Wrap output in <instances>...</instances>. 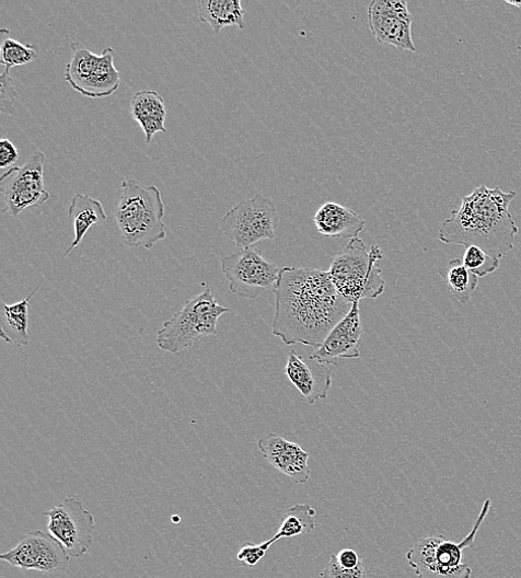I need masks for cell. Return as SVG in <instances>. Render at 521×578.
<instances>
[{
  "mask_svg": "<svg viewBox=\"0 0 521 578\" xmlns=\"http://www.w3.org/2000/svg\"><path fill=\"white\" fill-rule=\"evenodd\" d=\"M2 578H4V577L2 576Z\"/></svg>",
  "mask_w": 521,
  "mask_h": 578,
  "instance_id": "1f68e13d",
  "label": "cell"
},
{
  "mask_svg": "<svg viewBox=\"0 0 521 578\" xmlns=\"http://www.w3.org/2000/svg\"><path fill=\"white\" fill-rule=\"evenodd\" d=\"M439 275L445 281L451 293L463 304L471 302V298L478 286L479 277L472 273L458 258L452 261L449 266L439 268Z\"/></svg>",
  "mask_w": 521,
  "mask_h": 578,
  "instance_id": "603a6c76",
  "label": "cell"
},
{
  "mask_svg": "<svg viewBox=\"0 0 521 578\" xmlns=\"http://www.w3.org/2000/svg\"><path fill=\"white\" fill-rule=\"evenodd\" d=\"M2 44H0V63L12 69L16 66L27 65L38 58L37 47L25 45L10 37L11 30L2 28Z\"/></svg>",
  "mask_w": 521,
  "mask_h": 578,
  "instance_id": "cb8c5ba5",
  "label": "cell"
},
{
  "mask_svg": "<svg viewBox=\"0 0 521 578\" xmlns=\"http://www.w3.org/2000/svg\"><path fill=\"white\" fill-rule=\"evenodd\" d=\"M20 159V153L15 144L7 138L0 140V167L8 169L13 166Z\"/></svg>",
  "mask_w": 521,
  "mask_h": 578,
  "instance_id": "f1b7e54d",
  "label": "cell"
},
{
  "mask_svg": "<svg viewBox=\"0 0 521 578\" xmlns=\"http://www.w3.org/2000/svg\"><path fill=\"white\" fill-rule=\"evenodd\" d=\"M131 117L142 129L147 143H151L158 132H166V105L155 91H141L130 102Z\"/></svg>",
  "mask_w": 521,
  "mask_h": 578,
  "instance_id": "ac0fdd59",
  "label": "cell"
},
{
  "mask_svg": "<svg viewBox=\"0 0 521 578\" xmlns=\"http://www.w3.org/2000/svg\"><path fill=\"white\" fill-rule=\"evenodd\" d=\"M48 518V532L73 558H81L93 547L96 522L77 498L68 497L44 513Z\"/></svg>",
  "mask_w": 521,
  "mask_h": 578,
  "instance_id": "9c48e42d",
  "label": "cell"
},
{
  "mask_svg": "<svg viewBox=\"0 0 521 578\" xmlns=\"http://www.w3.org/2000/svg\"><path fill=\"white\" fill-rule=\"evenodd\" d=\"M362 333L359 302H356L352 303L350 312L332 330L323 345L311 357L321 365L335 367H338L340 358H359Z\"/></svg>",
  "mask_w": 521,
  "mask_h": 578,
  "instance_id": "5bb4252c",
  "label": "cell"
},
{
  "mask_svg": "<svg viewBox=\"0 0 521 578\" xmlns=\"http://www.w3.org/2000/svg\"><path fill=\"white\" fill-rule=\"evenodd\" d=\"M279 217L274 201L263 195L243 200L222 217L219 228L238 248L247 250L276 238Z\"/></svg>",
  "mask_w": 521,
  "mask_h": 578,
  "instance_id": "ba28073f",
  "label": "cell"
},
{
  "mask_svg": "<svg viewBox=\"0 0 521 578\" xmlns=\"http://www.w3.org/2000/svg\"><path fill=\"white\" fill-rule=\"evenodd\" d=\"M506 3L512 7H516L518 9H521V2H512V0H506Z\"/></svg>",
  "mask_w": 521,
  "mask_h": 578,
  "instance_id": "4dcf8cb0",
  "label": "cell"
},
{
  "mask_svg": "<svg viewBox=\"0 0 521 578\" xmlns=\"http://www.w3.org/2000/svg\"><path fill=\"white\" fill-rule=\"evenodd\" d=\"M462 262L478 277H485L499 268V259L477 246L467 247Z\"/></svg>",
  "mask_w": 521,
  "mask_h": 578,
  "instance_id": "d4e9b609",
  "label": "cell"
},
{
  "mask_svg": "<svg viewBox=\"0 0 521 578\" xmlns=\"http://www.w3.org/2000/svg\"><path fill=\"white\" fill-rule=\"evenodd\" d=\"M335 556L340 566L348 569L356 568L361 562H363V558L351 548H344Z\"/></svg>",
  "mask_w": 521,
  "mask_h": 578,
  "instance_id": "f546056e",
  "label": "cell"
},
{
  "mask_svg": "<svg viewBox=\"0 0 521 578\" xmlns=\"http://www.w3.org/2000/svg\"><path fill=\"white\" fill-rule=\"evenodd\" d=\"M258 449L267 462L294 484H305L311 477L310 453L270 432L258 440Z\"/></svg>",
  "mask_w": 521,
  "mask_h": 578,
  "instance_id": "2e32d148",
  "label": "cell"
},
{
  "mask_svg": "<svg viewBox=\"0 0 521 578\" xmlns=\"http://www.w3.org/2000/svg\"><path fill=\"white\" fill-rule=\"evenodd\" d=\"M490 499H486L472 532L456 543L443 536L420 539L407 553V560L418 578H471L473 570L463 563L464 551L472 547L477 533L490 510Z\"/></svg>",
  "mask_w": 521,
  "mask_h": 578,
  "instance_id": "5b68a950",
  "label": "cell"
},
{
  "mask_svg": "<svg viewBox=\"0 0 521 578\" xmlns=\"http://www.w3.org/2000/svg\"><path fill=\"white\" fill-rule=\"evenodd\" d=\"M413 21L404 0H374L367 10L368 26L377 41L401 51H417L412 37Z\"/></svg>",
  "mask_w": 521,
  "mask_h": 578,
  "instance_id": "7c38bea8",
  "label": "cell"
},
{
  "mask_svg": "<svg viewBox=\"0 0 521 578\" xmlns=\"http://www.w3.org/2000/svg\"><path fill=\"white\" fill-rule=\"evenodd\" d=\"M313 221L320 234L334 239H356L366 227L356 211L332 201L319 209Z\"/></svg>",
  "mask_w": 521,
  "mask_h": 578,
  "instance_id": "e0dca14e",
  "label": "cell"
},
{
  "mask_svg": "<svg viewBox=\"0 0 521 578\" xmlns=\"http://www.w3.org/2000/svg\"><path fill=\"white\" fill-rule=\"evenodd\" d=\"M273 292V334L289 346L320 348L352 308L338 293L329 271L321 269L283 267Z\"/></svg>",
  "mask_w": 521,
  "mask_h": 578,
  "instance_id": "6da1fadb",
  "label": "cell"
},
{
  "mask_svg": "<svg viewBox=\"0 0 521 578\" xmlns=\"http://www.w3.org/2000/svg\"><path fill=\"white\" fill-rule=\"evenodd\" d=\"M68 219L73 226L74 238L63 257L82 244L93 227L105 224L107 213L102 201L90 195L78 194L71 199Z\"/></svg>",
  "mask_w": 521,
  "mask_h": 578,
  "instance_id": "d6986e66",
  "label": "cell"
},
{
  "mask_svg": "<svg viewBox=\"0 0 521 578\" xmlns=\"http://www.w3.org/2000/svg\"><path fill=\"white\" fill-rule=\"evenodd\" d=\"M40 285L34 289L28 298L15 304H4V320L0 326V336L10 344L19 347L30 344L28 323H30V302L38 292Z\"/></svg>",
  "mask_w": 521,
  "mask_h": 578,
  "instance_id": "44dd1931",
  "label": "cell"
},
{
  "mask_svg": "<svg viewBox=\"0 0 521 578\" xmlns=\"http://www.w3.org/2000/svg\"><path fill=\"white\" fill-rule=\"evenodd\" d=\"M0 559L22 569L56 573L67 568L70 556L50 534L34 531L13 550L0 555Z\"/></svg>",
  "mask_w": 521,
  "mask_h": 578,
  "instance_id": "4fadbf2b",
  "label": "cell"
},
{
  "mask_svg": "<svg viewBox=\"0 0 521 578\" xmlns=\"http://www.w3.org/2000/svg\"><path fill=\"white\" fill-rule=\"evenodd\" d=\"M45 163V154L37 151L24 166L12 167L0 178L4 212L19 219L26 208L42 206L49 199L44 178Z\"/></svg>",
  "mask_w": 521,
  "mask_h": 578,
  "instance_id": "30bf717a",
  "label": "cell"
},
{
  "mask_svg": "<svg viewBox=\"0 0 521 578\" xmlns=\"http://www.w3.org/2000/svg\"><path fill=\"white\" fill-rule=\"evenodd\" d=\"M516 192L485 185L465 196L460 209L453 210L439 230L438 240L444 244L477 246L498 259L513 250L518 227L509 212Z\"/></svg>",
  "mask_w": 521,
  "mask_h": 578,
  "instance_id": "7a4b0ae2",
  "label": "cell"
},
{
  "mask_svg": "<svg viewBox=\"0 0 521 578\" xmlns=\"http://www.w3.org/2000/svg\"><path fill=\"white\" fill-rule=\"evenodd\" d=\"M322 578H367L364 560L361 562L356 568L348 569L340 566L336 556L332 555L322 573Z\"/></svg>",
  "mask_w": 521,
  "mask_h": 578,
  "instance_id": "4316f807",
  "label": "cell"
},
{
  "mask_svg": "<svg viewBox=\"0 0 521 578\" xmlns=\"http://www.w3.org/2000/svg\"><path fill=\"white\" fill-rule=\"evenodd\" d=\"M316 511L310 504H297L283 515L280 528L276 535L262 543V547L268 551L270 546L281 540L300 536L315 530Z\"/></svg>",
  "mask_w": 521,
  "mask_h": 578,
  "instance_id": "7402d4cb",
  "label": "cell"
},
{
  "mask_svg": "<svg viewBox=\"0 0 521 578\" xmlns=\"http://www.w3.org/2000/svg\"><path fill=\"white\" fill-rule=\"evenodd\" d=\"M229 312L230 309L218 304L210 287L206 286L202 293L187 301L164 323L158 334V344L164 351L178 354L204 337L217 335L219 319Z\"/></svg>",
  "mask_w": 521,
  "mask_h": 578,
  "instance_id": "8992f818",
  "label": "cell"
},
{
  "mask_svg": "<svg viewBox=\"0 0 521 578\" xmlns=\"http://www.w3.org/2000/svg\"><path fill=\"white\" fill-rule=\"evenodd\" d=\"M285 374L311 405L327 400L332 386V372L311 356L304 358L296 350H291L287 358Z\"/></svg>",
  "mask_w": 521,
  "mask_h": 578,
  "instance_id": "9a60e30c",
  "label": "cell"
},
{
  "mask_svg": "<svg viewBox=\"0 0 521 578\" xmlns=\"http://www.w3.org/2000/svg\"><path fill=\"white\" fill-rule=\"evenodd\" d=\"M266 552L262 544L247 543L241 548L238 558L248 566H255L265 557Z\"/></svg>",
  "mask_w": 521,
  "mask_h": 578,
  "instance_id": "83f0119b",
  "label": "cell"
},
{
  "mask_svg": "<svg viewBox=\"0 0 521 578\" xmlns=\"http://www.w3.org/2000/svg\"><path fill=\"white\" fill-rule=\"evenodd\" d=\"M197 9L199 21L209 24L216 35L230 26L245 28V12L240 0H198Z\"/></svg>",
  "mask_w": 521,
  "mask_h": 578,
  "instance_id": "ffe728a7",
  "label": "cell"
},
{
  "mask_svg": "<svg viewBox=\"0 0 521 578\" xmlns=\"http://www.w3.org/2000/svg\"><path fill=\"white\" fill-rule=\"evenodd\" d=\"M114 217L128 247L152 250L167 238L165 204L158 186H144L131 176L126 177Z\"/></svg>",
  "mask_w": 521,
  "mask_h": 578,
  "instance_id": "3957f363",
  "label": "cell"
},
{
  "mask_svg": "<svg viewBox=\"0 0 521 578\" xmlns=\"http://www.w3.org/2000/svg\"><path fill=\"white\" fill-rule=\"evenodd\" d=\"M70 47L73 54L65 69V81L89 99L112 96L120 86L115 50L108 47L95 54L82 43H72Z\"/></svg>",
  "mask_w": 521,
  "mask_h": 578,
  "instance_id": "52a82bcc",
  "label": "cell"
},
{
  "mask_svg": "<svg viewBox=\"0 0 521 578\" xmlns=\"http://www.w3.org/2000/svg\"><path fill=\"white\" fill-rule=\"evenodd\" d=\"M384 256L379 245L367 251L361 239H352L331 264V278L338 293L350 303L382 297L386 281L378 262Z\"/></svg>",
  "mask_w": 521,
  "mask_h": 578,
  "instance_id": "277c9868",
  "label": "cell"
},
{
  "mask_svg": "<svg viewBox=\"0 0 521 578\" xmlns=\"http://www.w3.org/2000/svg\"><path fill=\"white\" fill-rule=\"evenodd\" d=\"M221 270L230 281L231 292L248 300H255L273 289L280 274L276 264L268 262L253 248L223 257Z\"/></svg>",
  "mask_w": 521,
  "mask_h": 578,
  "instance_id": "8fae6325",
  "label": "cell"
},
{
  "mask_svg": "<svg viewBox=\"0 0 521 578\" xmlns=\"http://www.w3.org/2000/svg\"><path fill=\"white\" fill-rule=\"evenodd\" d=\"M18 97L19 92L11 76V69L5 68L2 76H0V112L7 115H14Z\"/></svg>",
  "mask_w": 521,
  "mask_h": 578,
  "instance_id": "484cf974",
  "label": "cell"
}]
</instances>
